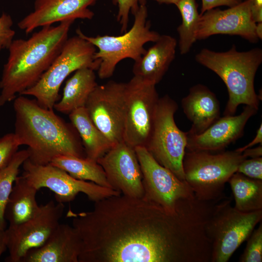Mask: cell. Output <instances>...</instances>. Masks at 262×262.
<instances>
[{"label": "cell", "mask_w": 262, "mask_h": 262, "mask_svg": "<svg viewBox=\"0 0 262 262\" xmlns=\"http://www.w3.org/2000/svg\"><path fill=\"white\" fill-rule=\"evenodd\" d=\"M114 2L118 7L116 20L121 26V32L124 33L128 27L130 13L134 15L140 5L146 4L147 0H114Z\"/></svg>", "instance_id": "f546056e"}, {"label": "cell", "mask_w": 262, "mask_h": 262, "mask_svg": "<svg viewBox=\"0 0 262 262\" xmlns=\"http://www.w3.org/2000/svg\"><path fill=\"white\" fill-rule=\"evenodd\" d=\"M251 0H245L224 10L213 8L200 15L197 40L221 34L239 35L250 42H257L259 38L256 23L251 14Z\"/></svg>", "instance_id": "2e32d148"}, {"label": "cell", "mask_w": 262, "mask_h": 262, "mask_svg": "<svg viewBox=\"0 0 262 262\" xmlns=\"http://www.w3.org/2000/svg\"><path fill=\"white\" fill-rule=\"evenodd\" d=\"M178 109L176 102L168 95L159 98L153 127L145 147L155 160L184 180L182 161L187 146V132L177 126L174 115Z\"/></svg>", "instance_id": "30bf717a"}, {"label": "cell", "mask_w": 262, "mask_h": 262, "mask_svg": "<svg viewBox=\"0 0 262 262\" xmlns=\"http://www.w3.org/2000/svg\"><path fill=\"white\" fill-rule=\"evenodd\" d=\"M156 1L160 4H176L179 2L180 0H152Z\"/></svg>", "instance_id": "f35d334b"}, {"label": "cell", "mask_w": 262, "mask_h": 262, "mask_svg": "<svg viewBox=\"0 0 262 262\" xmlns=\"http://www.w3.org/2000/svg\"><path fill=\"white\" fill-rule=\"evenodd\" d=\"M75 20L47 25L28 39L13 40L0 80V106L34 85L60 53Z\"/></svg>", "instance_id": "3957f363"}, {"label": "cell", "mask_w": 262, "mask_h": 262, "mask_svg": "<svg viewBox=\"0 0 262 262\" xmlns=\"http://www.w3.org/2000/svg\"><path fill=\"white\" fill-rule=\"evenodd\" d=\"M250 11L256 23L262 22V0H251Z\"/></svg>", "instance_id": "e575fe53"}, {"label": "cell", "mask_w": 262, "mask_h": 262, "mask_svg": "<svg viewBox=\"0 0 262 262\" xmlns=\"http://www.w3.org/2000/svg\"><path fill=\"white\" fill-rule=\"evenodd\" d=\"M146 50L132 68L134 76L156 85L163 79L175 57L177 41L169 35H162Z\"/></svg>", "instance_id": "44dd1931"}, {"label": "cell", "mask_w": 262, "mask_h": 262, "mask_svg": "<svg viewBox=\"0 0 262 262\" xmlns=\"http://www.w3.org/2000/svg\"><path fill=\"white\" fill-rule=\"evenodd\" d=\"M62 203L51 200L40 205L31 218L16 225H9L5 231V243L9 256L5 261L21 262L30 250L42 246L54 230L64 212Z\"/></svg>", "instance_id": "4fadbf2b"}, {"label": "cell", "mask_w": 262, "mask_h": 262, "mask_svg": "<svg viewBox=\"0 0 262 262\" xmlns=\"http://www.w3.org/2000/svg\"><path fill=\"white\" fill-rule=\"evenodd\" d=\"M196 62L216 73L226 84L229 99L224 115H234L240 104L259 108L260 98L254 82L262 62V50L254 48L240 52L234 45L227 51L203 49L195 57Z\"/></svg>", "instance_id": "277c9868"}, {"label": "cell", "mask_w": 262, "mask_h": 262, "mask_svg": "<svg viewBox=\"0 0 262 262\" xmlns=\"http://www.w3.org/2000/svg\"><path fill=\"white\" fill-rule=\"evenodd\" d=\"M29 157L27 149L17 151L8 164L0 170V258L6 249L5 210L19 168Z\"/></svg>", "instance_id": "4316f807"}, {"label": "cell", "mask_w": 262, "mask_h": 262, "mask_svg": "<svg viewBox=\"0 0 262 262\" xmlns=\"http://www.w3.org/2000/svg\"><path fill=\"white\" fill-rule=\"evenodd\" d=\"M112 189L123 195L142 197V173L134 148L124 141L115 145L97 160Z\"/></svg>", "instance_id": "9a60e30c"}, {"label": "cell", "mask_w": 262, "mask_h": 262, "mask_svg": "<svg viewBox=\"0 0 262 262\" xmlns=\"http://www.w3.org/2000/svg\"><path fill=\"white\" fill-rule=\"evenodd\" d=\"M96 48L77 34L68 38L60 53L38 81L19 95L33 96L42 107L53 109L60 97V87L68 76L82 68L98 70L100 62L94 58Z\"/></svg>", "instance_id": "52a82bcc"}, {"label": "cell", "mask_w": 262, "mask_h": 262, "mask_svg": "<svg viewBox=\"0 0 262 262\" xmlns=\"http://www.w3.org/2000/svg\"><path fill=\"white\" fill-rule=\"evenodd\" d=\"M142 173L143 197L168 212L176 213L200 200L184 180L158 163L144 147L134 148Z\"/></svg>", "instance_id": "9c48e42d"}, {"label": "cell", "mask_w": 262, "mask_h": 262, "mask_svg": "<svg viewBox=\"0 0 262 262\" xmlns=\"http://www.w3.org/2000/svg\"><path fill=\"white\" fill-rule=\"evenodd\" d=\"M262 144V124L261 123L257 131L256 134L253 140L246 146L235 149L237 151L242 153L245 150L252 147L258 144Z\"/></svg>", "instance_id": "d590c367"}, {"label": "cell", "mask_w": 262, "mask_h": 262, "mask_svg": "<svg viewBox=\"0 0 262 262\" xmlns=\"http://www.w3.org/2000/svg\"><path fill=\"white\" fill-rule=\"evenodd\" d=\"M182 19L178 27L179 45L181 54L187 53L197 40L200 14L196 0H180L176 4Z\"/></svg>", "instance_id": "83f0119b"}, {"label": "cell", "mask_w": 262, "mask_h": 262, "mask_svg": "<svg viewBox=\"0 0 262 262\" xmlns=\"http://www.w3.org/2000/svg\"><path fill=\"white\" fill-rule=\"evenodd\" d=\"M38 191L22 175L16 178L5 210L9 225L23 223L37 213L40 207L36 200Z\"/></svg>", "instance_id": "603a6c76"}, {"label": "cell", "mask_w": 262, "mask_h": 262, "mask_svg": "<svg viewBox=\"0 0 262 262\" xmlns=\"http://www.w3.org/2000/svg\"><path fill=\"white\" fill-rule=\"evenodd\" d=\"M13 25L11 16L3 13L0 16V51L8 49L14 40L16 32L12 29Z\"/></svg>", "instance_id": "1f68e13d"}, {"label": "cell", "mask_w": 262, "mask_h": 262, "mask_svg": "<svg viewBox=\"0 0 262 262\" xmlns=\"http://www.w3.org/2000/svg\"><path fill=\"white\" fill-rule=\"evenodd\" d=\"M243 0H201V13L202 15L210 9L221 6H227L231 7L241 3Z\"/></svg>", "instance_id": "836d02e7"}, {"label": "cell", "mask_w": 262, "mask_h": 262, "mask_svg": "<svg viewBox=\"0 0 262 262\" xmlns=\"http://www.w3.org/2000/svg\"><path fill=\"white\" fill-rule=\"evenodd\" d=\"M155 86L134 76L126 83L123 139L133 148L145 147L152 132L159 99Z\"/></svg>", "instance_id": "8fae6325"}, {"label": "cell", "mask_w": 262, "mask_h": 262, "mask_svg": "<svg viewBox=\"0 0 262 262\" xmlns=\"http://www.w3.org/2000/svg\"><path fill=\"white\" fill-rule=\"evenodd\" d=\"M183 111L192 127L187 131L198 134L220 117V105L215 95L206 86L197 84L192 87L181 101Z\"/></svg>", "instance_id": "ffe728a7"}, {"label": "cell", "mask_w": 262, "mask_h": 262, "mask_svg": "<svg viewBox=\"0 0 262 262\" xmlns=\"http://www.w3.org/2000/svg\"><path fill=\"white\" fill-rule=\"evenodd\" d=\"M98 0H35L34 10L17 24L28 34L35 29L67 20L91 19L94 13L88 7Z\"/></svg>", "instance_id": "ac0fdd59"}, {"label": "cell", "mask_w": 262, "mask_h": 262, "mask_svg": "<svg viewBox=\"0 0 262 262\" xmlns=\"http://www.w3.org/2000/svg\"><path fill=\"white\" fill-rule=\"evenodd\" d=\"M69 117L81 138L86 158L97 161L114 146L95 125L85 107L74 110Z\"/></svg>", "instance_id": "cb8c5ba5"}, {"label": "cell", "mask_w": 262, "mask_h": 262, "mask_svg": "<svg viewBox=\"0 0 262 262\" xmlns=\"http://www.w3.org/2000/svg\"><path fill=\"white\" fill-rule=\"evenodd\" d=\"M69 210L81 240L78 262H207L209 209L198 204L171 213L144 197L121 194Z\"/></svg>", "instance_id": "6da1fadb"}, {"label": "cell", "mask_w": 262, "mask_h": 262, "mask_svg": "<svg viewBox=\"0 0 262 262\" xmlns=\"http://www.w3.org/2000/svg\"><path fill=\"white\" fill-rule=\"evenodd\" d=\"M254 229L248 238L246 248L240 256V262H262V224Z\"/></svg>", "instance_id": "f1b7e54d"}, {"label": "cell", "mask_w": 262, "mask_h": 262, "mask_svg": "<svg viewBox=\"0 0 262 262\" xmlns=\"http://www.w3.org/2000/svg\"><path fill=\"white\" fill-rule=\"evenodd\" d=\"M236 172L250 178L262 180V157L245 159L239 165Z\"/></svg>", "instance_id": "d6a6232c"}, {"label": "cell", "mask_w": 262, "mask_h": 262, "mask_svg": "<svg viewBox=\"0 0 262 262\" xmlns=\"http://www.w3.org/2000/svg\"><path fill=\"white\" fill-rule=\"evenodd\" d=\"M132 27L121 35H98L88 36L80 29L76 30L77 35L92 43L98 49L94 55L100 62L98 74L101 79L113 76L117 64L126 59L138 60L146 52V43L155 42L160 34L150 30L151 24L147 20L148 12L146 4H141L133 15Z\"/></svg>", "instance_id": "8992f818"}, {"label": "cell", "mask_w": 262, "mask_h": 262, "mask_svg": "<svg viewBox=\"0 0 262 262\" xmlns=\"http://www.w3.org/2000/svg\"><path fill=\"white\" fill-rule=\"evenodd\" d=\"M258 109L246 105L237 115H224L202 133L190 134L187 131V151L218 152L235 142L244 133L245 126Z\"/></svg>", "instance_id": "e0dca14e"}, {"label": "cell", "mask_w": 262, "mask_h": 262, "mask_svg": "<svg viewBox=\"0 0 262 262\" xmlns=\"http://www.w3.org/2000/svg\"><path fill=\"white\" fill-rule=\"evenodd\" d=\"M126 83L110 81L98 85L85 107L95 125L114 145L123 141Z\"/></svg>", "instance_id": "5bb4252c"}, {"label": "cell", "mask_w": 262, "mask_h": 262, "mask_svg": "<svg viewBox=\"0 0 262 262\" xmlns=\"http://www.w3.org/2000/svg\"><path fill=\"white\" fill-rule=\"evenodd\" d=\"M246 159L236 150L215 154L186 151L182 161L185 180L199 200L218 202L225 197V184Z\"/></svg>", "instance_id": "5b68a950"}, {"label": "cell", "mask_w": 262, "mask_h": 262, "mask_svg": "<svg viewBox=\"0 0 262 262\" xmlns=\"http://www.w3.org/2000/svg\"><path fill=\"white\" fill-rule=\"evenodd\" d=\"M256 33L259 39L262 38V22L256 23Z\"/></svg>", "instance_id": "74e56055"}, {"label": "cell", "mask_w": 262, "mask_h": 262, "mask_svg": "<svg viewBox=\"0 0 262 262\" xmlns=\"http://www.w3.org/2000/svg\"><path fill=\"white\" fill-rule=\"evenodd\" d=\"M81 240L75 229L59 223L41 246L27 252L21 262H78Z\"/></svg>", "instance_id": "d6986e66"}, {"label": "cell", "mask_w": 262, "mask_h": 262, "mask_svg": "<svg viewBox=\"0 0 262 262\" xmlns=\"http://www.w3.org/2000/svg\"><path fill=\"white\" fill-rule=\"evenodd\" d=\"M50 164L64 170L76 179L89 180L111 188L102 167L97 161L86 157L61 155L54 158Z\"/></svg>", "instance_id": "484cf974"}, {"label": "cell", "mask_w": 262, "mask_h": 262, "mask_svg": "<svg viewBox=\"0 0 262 262\" xmlns=\"http://www.w3.org/2000/svg\"><path fill=\"white\" fill-rule=\"evenodd\" d=\"M14 100V133L20 146L28 147V159L32 163L46 165L61 155L86 157L74 127L53 109L43 108L35 99L24 95H18Z\"/></svg>", "instance_id": "7a4b0ae2"}, {"label": "cell", "mask_w": 262, "mask_h": 262, "mask_svg": "<svg viewBox=\"0 0 262 262\" xmlns=\"http://www.w3.org/2000/svg\"><path fill=\"white\" fill-rule=\"evenodd\" d=\"M22 166V176L38 190L47 188L53 192L57 202L64 204L72 201L80 193L85 194L94 202L121 194L117 191L92 181L76 179L66 171L50 164H36L27 159Z\"/></svg>", "instance_id": "7c38bea8"}, {"label": "cell", "mask_w": 262, "mask_h": 262, "mask_svg": "<svg viewBox=\"0 0 262 262\" xmlns=\"http://www.w3.org/2000/svg\"><path fill=\"white\" fill-rule=\"evenodd\" d=\"M231 197L216 202L205 227L212 244L211 262H227L262 222V210L245 213L231 205Z\"/></svg>", "instance_id": "ba28073f"}, {"label": "cell", "mask_w": 262, "mask_h": 262, "mask_svg": "<svg viewBox=\"0 0 262 262\" xmlns=\"http://www.w3.org/2000/svg\"><path fill=\"white\" fill-rule=\"evenodd\" d=\"M228 182L234 199L235 208L245 213L262 210V180L235 172Z\"/></svg>", "instance_id": "d4e9b609"}, {"label": "cell", "mask_w": 262, "mask_h": 262, "mask_svg": "<svg viewBox=\"0 0 262 262\" xmlns=\"http://www.w3.org/2000/svg\"><path fill=\"white\" fill-rule=\"evenodd\" d=\"M94 71L87 67L76 70L66 82L62 97L54 108L69 115L78 108L85 107L90 95L98 85Z\"/></svg>", "instance_id": "7402d4cb"}, {"label": "cell", "mask_w": 262, "mask_h": 262, "mask_svg": "<svg viewBox=\"0 0 262 262\" xmlns=\"http://www.w3.org/2000/svg\"><path fill=\"white\" fill-rule=\"evenodd\" d=\"M14 133H9L0 138V170L11 161L20 146Z\"/></svg>", "instance_id": "4dcf8cb0"}, {"label": "cell", "mask_w": 262, "mask_h": 262, "mask_svg": "<svg viewBox=\"0 0 262 262\" xmlns=\"http://www.w3.org/2000/svg\"><path fill=\"white\" fill-rule=\"evenodd\" d=\"M243 155L246 158L250 157L251 158L262 157V144L260 146L254 147L249 148L245 150L242 152Z\"/></svg>", "instance_id": "8d00e7d4"}]
</instances>
